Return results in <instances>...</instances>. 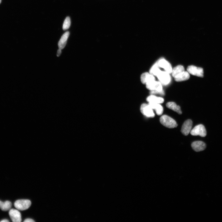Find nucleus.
Returning a JSON list of instances; mask_svg holds the SVG:
<instances>
[{
    "instance_id": "nucleus-17",
    "label": "nucleus",
    "mask_w": 222,
    "mask_h": 222,
    "mask_svg": "<svg viewBox=\"0 0 222 222\" xmlns=\"http://www.w3.org/2000/svg\"><path fill=\"white\" fill-rule=\"evenodd\" d=\"M147 101L149 102L158 104H161L164 102L163 98L160 97H157L154 95H151L147 98Z\"/></svg>"
},
{
    "instance_id": "nucleus-24",
    "label": "nucleus",
    "mask_w": 222,
    "mask_h": 222,
    "mask_svg": "<svg viewBox=\"0 0 222 222\" xmlns=\"http://www.w3.org/2000/svg\"><path fill=\"white\" fill-rule=\"evenodd\" d=\"M61 49H59L57 52V56L58 57L60 56L61 55Z\"/></svg>"
},
{
    "instance_id": "nucleus-1",
    "label": "nucleus",
    "mask_w": 222,
    "mask_h": 222,
    "mask_svg": "<svg viewBox=\"0 0 222 222\" xmlns=\"http://www.w3.org/2000/svg\"><path fill=\"white\" fill-rule=\"evenodd\" d=\"M160 122L162 125L169 128L176 127L178 125L175 120L166 115H163L161 117Z\"/></svg>"
},
{
    "instance_id": "nucleus-15",
    "label": "nucleus",
    "mask_w": 222,
    "mask_h": 222,
    "mask_svg": "<svg viewBox=\"0 0 222 222\" xmlns=\"http://www.w3.org/2000/svg\"><path fill=\"white\" fill-rule=\"evenodd\" d=\"M189 78V73L188 72L184 71L177 76L174 78L176 81L179 82L187 80Z\"/></svg>"
},
{
    "instance_id": "nucleus-21",
    "label": "nucleus",
    "mask_w": 222,
    "mask_h": 222,
    "mask_svg": "<svg viewBox=\"0 0 222 222\" xmlns=\"http://www.w3.org/2000/svg\"><path fill=\"white\" fill-rule=\"evenodd\" d=\"M71 25V20L70 17H67L65 19L63 26V29L66 30L68 29Z\"/></svg>"
},
{
    "instance_id": "nucleus-9",
    "label": "nucleus",
    "mask_w": 222,
    "mask_h": 222,
    "mask_svg": "<svg viewBox=\"0 0 222 222\" xmlns=\"http://www.w3.org/2000/svg\"><path fill=\"white\" fill-rule=\"evenodd\" d=\"M192 126V121L190 120H186L183 124L181 129V132L183 134L186 136L190 133Z\"/></svg>"
},
{
    "instance_id": "nucleus-13",
    "label": "nucleus",
    "mask_w": 222,
    "mask_h": 222,
    "mask_svg": "<svg viewBox=\"0 0 222 222\" xmlns=\"http://www.w3.org/2000/svg\"><path fill=\"white\" fill-rule=\"evenodd\" d=\"M69 35L70 33L69 32H67L61 36L58 43L59 49H62L66 46Z\"/></svg>"
},
{
    "instance_id": "nucleus-22",
    "label": "nucleus",
    "mask_w": 222,
    "mask_h": 222,
    "mask_svg": "<svg viewBox=\"0 0 222 222\" xmlns=\"http://www.w3.org/2000/svg\"><path fill=\"white\" fill-rule=\"evenodd\" d=\"M150 93L152 95L158 94L161 95H164V94L163 91H161V92H158V91L155 90L151 91V92H150Z\"/></svg>"
},
{
    "instance_id": "nucleus-3",
    "label": "nucleus",
    "mask_w": 222,
    "mask_h": 222,
    "mask_svg": "<svg viewBox=\"0 0 222 222\" xmlns=\"http://www.w3.org/2000/svg\"><path fill=\"white\" fill-rule=\"evenodd\" d=\"M191 134L193 136H200L205 137L207 134L206 129L202 124H199L195 126L190 132Z\"/></svg>"
},
{
    "instance_id": "nucleus-8",
    "label": "nucleus",
    "mask_w": 222,
    "mask_h": 222,
    "mask_svg": "<svg viewBox=\"0 0 222 222\" xmlns=\"http://www.w3.org/2000/svg\"><path fill=\"white\" fill-rule=\"evenodd\" d=\"M12 221L14 222H20L22 220L20 212L15 209H11L9 213Z\"/></svg>"
},
{
    "instance_id": "nucleus-6",
    "label": "nucleus",
    "mask_w": 222,
    "mask_h": 222,
    "mask_svg": "<svg viewBox=\"0 0 222 222\" xmlns=\"http://www.w3.org/2000/svg\"><path fill=\"white\" fill-rule=\"evenodd\" d=\"M187 70L189 73L193 75L202 77H204V70L202 68L190 66L187 67Z\"/></svg>"
},
{
    "instance_id": "nucleus-12",
    "label": "nucleus",
    "mask_w": 222,
    "mask_h": 222,
    "mask_svg": "<svg viewBox=\"0 0 222 222\" xmlns=\"http://www.w3.org/2000/svg\"><path fill=\"white\" fill-rule=\"evenodd\" d=\"M155 80V78L152 74L146 72L142 73L141 76V81L142 83L146 84L147 83Z\"/></svg>"
},
{
    "instance_id": "nucleus-25",
    "label": "nucleus",
    "mask_w": 222,
    "mask_h": 222,
    "mask_svg": "<svg viewBox=\"0 0 222 222\" xmlns=\"http://www.w3.org/2000/svg\"><path fill=\"white\" fill-rule=\"evenodd\" d=\"M1 222H9V221L7 219H4L1 221Z\"/></svg>"
},
{
    "instance_id": "nucleus-7",
    "label": "nucleus",
    "mask_w": 222,
    "mask_h": 222,
    "mask_svg": "<svg viewBox=\"0 0 222 222\" xmlns=\"http://www.w3.org/2000/svg\"><path fill=\"white\" fill-rule=\"evenodd\" d=\"M161 83L164 85H167L170 82L171 77L169 74L166 71H161L157 76Z\"/></svg>"
},
{
    "instance_id": "nucleus-20",
    "label": "nucleus",
    "mask_w": 222,
    "mask_h": 222,
    "mask_svg": "<svg viewBox=\"0 0 222 222\" xmlns=\"http://www.w3.org/2000/svg\"><path fill=\"white\" fill-rule=\"evenodd\" d=\"M159 67L158 63L155 64L150 70V73L153 75L157 76L161 71Z\"/></svg>"
},
{
    "instance_id": "nucleus-18",
    "label": "nucleus",
    "mask_w": 222,
    "mask_h": 222,
    "mask_svg": "<svg viewBox=\"0 0 222 222\" xmlns=\"http://www.w3.org/2000/svg\"><path fill=\"white\" fill-rule=\"evenodd\" d=\"M12 206L11 202L9 201H6L4 202L0 201V208L3 211L10 210Z\"/></svg>"
},
{
    "instance_id": "nucleus-11",
    "label": "nucleus",
    "mask_w": 222,
    "mask_h": 222,
    "mask_svg": "<svg viewBox=\"0 0 222 222\" xmlns=\"http://www.w3.org/2000/svg\"><path fill=\"white\" fill-rule=\"evenodd\" d=\"M191 146L193 149L196 152L202 151L206 149L205 143L202 141H196L192 143Z\"/></svg>"
},
{
    "instance_id": "nucleus-19",
    "label": "nucleus",
    "mask_w": 222,
    "mask_h": 222,
    "mask_svg": "<svg viewBox=\"0 0 222 222\" xmlns=\"http://www.w3.org/2000/svg\"><path fill=\"white\" fill-rule=\"evenodd\" d=\"M185 71L184 67L181 65H179L173 69L172 75L175 78L177 76Z\"/></svg>"
},
{
    "instance_id": "nucleus-14",
    "label": "nucleus",
    "mask_w": 222,
    "mask_h": 222,
    "mask_svg": "<svg viewBox=\"0 0 222 222\" xmlns=\"http://www.w3.org/2000/svg\"><path fill=\"white\" fill-rule=\"evenodd\" d=\"M149 105L153 110H154L158 115H162L164 109L160 104L149 102Z\"/></svg>"
},
{
    "instance_id": "nucleus-23",
    "label": "nucleus",
    "mask_w": 222,
    "mask_h": 222,
    "mask_svg": "<svg viewBox=\"0 0 222 222\" xmlns=\"http://www.w3.org/2000/svg\"><path fill=\"white\" fill-rule=\"evenodd\" d=\"M35 221L33 219L30 218L26 219L24 221V222H33Z\"/></svg>"
},
{
    "instance_id": "nucleus-26",
    "label": "nucleus",
    "mask_w": 222,
    "mask_h": 222,
    "mask_svg": "<svg viewBox=\"0 0 222 222\" xmlns=\"http://www.w3.org/2000/svg\"><path fill=\"white\" fill-rule=\"evenodd\" d=\"M1 2H2V0H0V4L1 3Z\"/></svg>"
},
{
    "instance_id": "nucleus-10",
    "label": "nucleus",
    "mask_w": 222,
    "mask_h": 222,
    "mask_svg": "<svg viewBox=\"0 0 222 222\" xmlns=\"http://www.w3.org/2000/svg\"><path fill=\"white\" fill-rule=\"evenodd\" d=\"M158 66L163 68L169 74L172 73L173 69L171 64L164 59H161L158 62Z\"/></svg>"
},
{
    "instance_id": "nucleus-16",
    "label": "nucleus",
    "mask_w": 222,
    "mask_h": 222,
    "mask_svg": "<svg viewBox=\"0 0 222 222\" xmlns=\"http://www.w3.org/2000/svg\"><path fill=\"white\" fill-rule=\"evenodd\" d=\"M166 106L168 108L176 112L179 114H181L182 113L180 106L177 105V104L174 102H168L166 104Z\"/></svg>"
},
{
    "instance_id": "nucleus-2",
    "label": "nucleus",
    "mask_w": 222,
    "mask_h": 222,
    "mask_svg": "<svg viewBox=\"0 0 222 222\" xmlns=\"http://www.w3.org/2000/svg\"><path fill=\"white\" fill-rule=\"evenodd\" d=\"M31 202L29 200H19L16 201L14 204L17 210L23 211L28 209L31 206Z\"/></svg>"
},
{
    "instance_id": "nucleus-4",
    "label": "nucleus",
    "mask_w": 222,
    "mask_h": 222,
    "mask_svg": "<svg viewBox=\"0 0 222 222\" xmlns=\"http://www.w3.org/2000/svg\"><path fill=\"white\" fill-rule=\"evenodd\" d=\"M140 111L143 115L148 117L152 118L155 116L153 110L149 104H142L140 107Z\"/></svg>"
},
{
    "instance_id": "nucleus-5",
    "label": "nucleus",
    "mask_w": 222,
    "mask_h": 222,
    "mask_svg": "<svg viewBox=\"0 0 222 222\" xmlns=\"http://www.w3.org/2000/svg\"><path fill=\"white\" fill-rule=\"evenodd\" d=\"M147 89L151 90H155L161 92L163 90V88L161 83L155 80L150 82L146 84Z\"/></svg>"
}]
</instances>
